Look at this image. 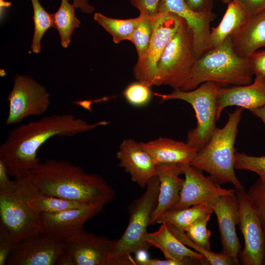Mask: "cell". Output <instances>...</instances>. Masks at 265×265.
I'll list each match as a JSON object with an SVG mask.
<instances>
[{"mask_svg":"<svg viewBox=\"0 0 265 265\" xmlns=\"http://www.w3.org/2000/svg\"><path fill=\"white\" fill-rule=\"evenodd\" d=\"M153 94L150 87L138 81L128 85L123 92L126 100L136 107L143 106L149 104Z\"/></svg>","mask_w":265,"mask_h":265,"instance_id":"d6a6232c","label":"cell"},{"mask_svg":"<svg viewBox=\"0 0 265 265\" xmlns=\"http://www.w3.org/2000/svg\"><path fill=\"white\" fill-rule=\"evenodd\" d=\"M239 3L252 16L265 9V0H233Z\"/></svg>","mask_w":265,"mask_h":265,"instance_id":"f35d334b","label":"cell"},{"mask_svg":"<svg viewBox=\"0 0 265 265\" xmlns=\"http://www.w3.org/2000/svg\"><path fill=\"white\" fill-rule=\"evenodd\" d=\"M216 121L219 119L223 110L229 106H237L249 110L265 106V79L255 76L250 84L233 86L231 87L221 86L218 90L217 97Z\"/></svg>","mask_w":265,"mask_h":265,"instance_id":"d6986e66","label":"cell"},{"mask_svg":"<svg viewBox=\"0 0 265 265\" xmlns=\"http://www.w3.org/2000/svg\"><path fill=\"white\" fill-rule=\"evenodd\" d=\"M209 204L217 218L222 253L232 258L236 265H240L241 246L236 232V226L239 222L236 193L221 196Z\"/></svg>","mask_w":265,"mask_h":265,"instance_id":"5bb4252c","label":"cell"},{"mask_svg":"<svg viewBox=\"0 0 265 265\" xmlns=\"http://www.w3.org/2000/svg\"><path fill=\"white\" fill-rule=\"evenodd\" d=\"M119 165L129 173L131 180L141 188L156 175V164L143 149L141 142L129 138L124 139L116 153Z\"/></svg>","mask_w":265,"mask_h":265,"instance_id":"e0dca14e","label":"cell"},{"mask_svg":"<svg viewBox=\"0 0 265 265\" xmlns=\"http://www.w3.org/2000/svg\"><path fill=\"white\" fill-rule=\"evenodd\" d=\"M212 212L200 217L192 223L186 230V236L200 247L211 251L210 237L211 231L207 224Z\"/></svg>","mask_w":265,"mask_h":265,"instance_id":"1f68e13d","label":"cell"},{"mask_svg":"<svg viewBox=\"0 0 265 265\" xmlns=\"http://www.w3.org/2000/svg\"><path fill=\"white\" fill-rule=\"evenodd\" d=\"M27 176L40 193L70 201L106 205L115 194L102 177L66 160L40 162Z\"/></svg>","mask_w":265,"mask_h":265,"instance_id":"7a4b0ae2","label":"cell"},{"mask_svg":"<svg viewBox=\"0 0 265 265\" xmlns=\"http://www.w3.org/2000/svg\"><path fill=\"white\" fill-rule=\"evenodd\" d=\"M231 38L235 51L242 57H249L265 47V9L252 16Z\"/></svg>","mask_w":265,"mask_h":265,"instance_id":"7402d4cb","label":"cell"},{"mask_svg":"<svg viewBox=\"0 0 265 265\" xmlns=\"http://www.w3.org/2000/svg\"><path fill=\"white\" fill-rule=\"evenodd\" d=\"M187 4L194 11L198 12H212L213 0H186Z\"/></svg>","mask_w":265,"mask_h":265,"instance_id":"ab89813d","label":"cell"},{"mask_svg":"<svg viewBox=\"0 0 265 265\" xmlns=\"http://www.w3.org/2000/svg\"><path fill=\"white\" fill-rule=\"evenodd\" d=\"M250 111L254 115L259 118L265 126V106Z\"/></svg>","mask_w":265,"mask_h":265,"instance_id":"f6af8a7d","label":"cell"},{"mask_svg":"<svg viewBox=\"0 0 265 265\" xmlns=\"http://www.w3.org/2000/svg\"><path fill=\"white\" fill-rule=\"evenodd\" d=\"M249 58L254 75L265 79V50L255 52Z\"/></svg>","mask_w":265,"mask_h":265,"instance_id":"74e56055","label":"cell"},{"mask_svg":"<svg viewBox=\"0 0 265 265\" xmlns=\"http://www.w3.org/2000/svg\"><path fill=\"white\" fill-rule=\"evenodd\" d=\"M108 124L106 121L89 124L70 114L43 117L19 125L10 132L0 146V160L10 176L15 179L22 178L40 162L38 151L51 138L73 136Z\"/></svg>","mask_w":265,"mask_h":265,"instance_id":"6da1fadb","label":"cell"},{"mask_svg":"<svg viewBox=\"0 0 265 265\" xmlns=\"http://www.w3.org/2000/svg\"><path fill=\"white\" fill-rule=\"evenodd\" d=\"M75 8L68 0H61L57 11L53 14V27L58 30L61 45L64 48L69 45L71 34L74 29L78 27L80 24L75 16Z\"/></svg>","mask_w":265,"mask_h":265,"instance_id":"4316f807","label":"cell"},{"mask_svg":"<svg viewBox=\"0 0 265 265\" xmlns=\"http://www.w3.org/2000/svg\"><path fill=\"white\" fill-rule=\"evenodd\" d=\"M7 101L9 111L5 124L14 125L29 116L44 114L50 105V95L43 86L28 76L17 74Z\"/></svg>","mask_w":265,"mask_h":265,"instance_id":"30bf717a","label":"cell"},{"mask_svg":"<svg viewBox=\"0 0 265 265\" xmlns=\"http://www.w3.org/2000/svg\"><path fill=\"white\" fill-rule=\"evenodd\" d=\"M243 108L238 107L229 114L222 128H216L209 142L200 150L190 165L204 171L217 185L231 183L237 190H244L243 186L235 172L236 150L234 144Z\"/></svg>","mask_w":265,"mask_h":265,"instance_id":"277c9868","label":"cell"},{"mask_svg":"<svg viewBox=\"0 0 265 265\" xmlns=\"http://www.w3.org/2000/svg\"><path fill=\"white\" fill-rule=\"evenodd\" d=\"M235 168L253 172L259 176V179L265 180V156H253L236 152Z\"/></svg>","mask_w":265,"mask_h":265,"instance_id":"836d02e7","label":"cell"},{"mask_svg":"<svg viewBox=\"0 0 265 265\" xmlns=\"http://www.w3.org/2000/svg\"><path fill=\"white\" fill-rule=\"evenodd\" d=\"M131 4L139 11V15L153 18L159 13L160 0H129Z\"/></svg>","mask_w":265,"mask_h":265,"instance_id":"8d00e7d4","label":"cell"},{"mask_svg":"<svg viewBox=\"0 0 265 265\" xmlns=\"http://www.w3.org/2000/svg\"><path fill=\"white\" fill-rule=\"evenodd\" d=\"M218 25L212 28L210 35L211 49L214 48L239 30L252 16L239 3L232 0Z\"/></svg>","mask_w":265,"mask_h":265,"instance_id":"cb8c5ba5","label":"cell"},{"mask_svg":"<svg viewBox=\"0 0 265 265\" xmlns=\"http://www.w3.org/2000/svg\"><path fill=\"white\" fill-rule=\"evenodd\" d=\"M145 240L148 244L159 249L166 259L182 260L189 257L207 263L203 256L182 243L170 230L166 223L160 224L156 232L147 233Z\"/></svg>","mask_w":265,"mask_h":265,"instance_id":"603a6c76","label":"cell"},{"mask_svg":"<svg viewBox=\"0 0 265 265\" xmlns=\"http://www.w3.org/2000/svg\"><path fill=\"white\" fill-rule=\"evenodd\" d=\"M159 12L171 13L182 18L192 31L196 60L211 49L210 43V24L216 18L212 11L198 12L193 10L186 0H160Z\"/></svg>","mask_w":265,"mask_h":265,"instance_id":"9a60e30c","label":"cell"},{"mask_svg":"<svg viewBox=\"0 0 265 265\" xmlns=\"http://www.w3.org/2000/svg\"><path fill=\"white\" fill-rule=\"evenodd\" d=\"M239 205L238 225L244 239L239 259L243 265H262L265 258V235L260 217L244 190H236Z\"/></svg>","mask_w":265,"mask_h":265,"instance_id":"8fae6325","label":"cell"},{"mask_svg":"<svg viewBox=\"0 0 265 265\" xmlns=\"http://www.w3.org/2000/svg\"><path fill=\"white\" fill-rule=\"evenodd\" d=\"M139 16V22L130 40L136 49L138 55L137 60L142 59L147 51L153 28V18L141 15Z\"/></svg>","mask_w":265,"mask_h":265,"instance_id":"f546056e","label":"cell"},{"mask_svg":"<svg viewBox=\"0 0 265 265\" xmlns=\"http://www.w3.org/2000/svg\"><path fill=\"white\" fill-rule=\"evenodd\" d=\"M105 205L92 203L57 213H43L46 232L65 240L83 229L84 223L99 213Z\"/></svg>","mask_w":265,"mask_h":265,"instance_id":"ac0fdd59","label":"cell"},{"mask_svg":"<svg viewBox=\"0 0 265 265\" xmlns=\"http://www.w3.org/2000/svg\"><path fill=\"white\" fill-rule=\"evenodd\" d=\"M185 175L179 202L171 209L179 210L203 203H209L223 195H234L235 189L223 188L202 171L190 164H179ZM171 210V209H170Z\"/></svg>","mask_w":265,"mask_h":265,"instance_id":"4fadbf2b","label":"cell"},{"mask_svg":"<svg viewBox=\"0 0 265 265\" xmlns=\"http://www.w3.org/2000/svg\"><path fill=\"white\" fill-rule=\"evenodd\" d=\"M15 180L12 188L0 191V233L13 244L46 232L43 213L35 212L28 204L37 190L27 175Z\"/></svg>","mask_w":265,"mask_h":265,"instance_id":"5b68a950","label":"cell"},{"mask_svg":"<svg viewBox=\"0 0 265 265\" xmlns=\"http://www.w3.org/2000/svg\"><path fill=\"white\" fill-rule=\"evenodd\" d=\"M9 174L4 164L0 160V191H4L12 188L15 184L16 181L9 179Z\"/></svg>","mask_w":265,"mask_h":265,"instance_id":"60d3db41","label":"cell"},{"mask_svg":"<svg viewBox=\"0 0 265 265\" xmlns=\"http://www.w3.org/2000/svg\"><path fill=\"white\" fill-rule=\"evenodd\" d=\"M159 186V179L156 175L148 182L144 193L130 204L128 226L122 236L116 240L110 253L109 265H135L131 254L147 251L150 247L145 238L157 204Z\"/></svg>","mask_w":265,"mask_h":265,"instance_id":"8992f818","label":"cell"},{"mask_svg":"<svg viewBox=\"0 0 265 265\" xmlns=\"http://www.w3.org/2000/svg\"><path fill=\"white\" fill-rule=\"evenodd\" d=\"M253 76L249 57L240 56L236 52L230 36L195 61L186 82L180 89L191 90L206 81L215 82L222 86L245 85L252 82Z\"/></svg>","mask_w":265,"mask_h":265,"instance_id":"3957f363","label":"cell"},{"mask_svg":"<svg viewBox=\"0 0 265 265\" xmlns=\"http://www.w3.org/2000/svg\"><path fill=\"white\" fill-rule=\"evenodd\" d=\"M156 165L163 163L190 164L198 150L186 142L160 137L141 142Z\"/></svg>","mask_w":265,"mask_h":265,"instance_id":"44dd1931","label":"cell"},{"mask_svg":"<svg viewBox=\"0 0 265 265\" xmlns=\"http://www.w3.org/2000/svg\"><path fill=\"white\" fill-rule=\"evenodd\" d=\"M13 245L3 235L0 233V265H5Z\"/></svg>","mask_w":265,"mask_h":265,"instance_id":"b9f144b4","label":"cell"},{"mask_svg":"<svg viewBox=\"0 0 265 265\" xmlns=\"http://www.w3.org/2000/svg\"><path fill=\"white\" fill-rule=\"evenodd\" d=\"M265 235V258L263 261V265H265V227H263Z\"/></svg>","mask_w":265,"mask_h":265,"instance_id":"bcb514c9","label":"cell"},{"mask_svg":"<svg viewBox=\"0 0 265 265\" xmlns=\"http://www.w3.org/2000/svg\"><path fill=\"white\" fill-rule=\"evenodd\" d=\"M55 265H73L72 258L69 252L65 249L64 251L58 257Z\"/></svg>","mask_w":265,"mask_h":265,"instance_id":"ee69618b","label":"cell"},{"mask_svg":"<svg viewBox=\"0 0 265 265\" xmlns=\"http://www.w3.org/2000/svg\"><path fill=\"white\" fill-rule=\"evenodd\" d=\"M135 265H204L202 261L192 258H185L182 260H159L157 259H135Z\"/></svg>","mask_w":265,"mask_h":265,"instance_id":"d590c367","label":"cell"},{"mask_svg":"<svg viewBox=\"0 0 265 265\" xmlns=\"http://www.w3.org/2000/svg\"><path fill=\"white\" fill-rule=\"evenodd\" d=\"M182 20L175 14L164 12H159L153 18V32L147 51L142 59L137 61L133 69L137 81L150 87L156 86L158 61Z\"/></svg>","mask_w":265,"mask_h":265,"instance_id":"9c48e42d","label":"cell"},{"mask_svg":"<svg viewBox=\"0 0 265 265\" xmlns=\"http://www.w3.org/2000/svg\"><path fill=\"white\" fill-rule=\"evenodd\" d=\"M73 4L75 8H79L81 11L87 14H92L95 7L90 4L88 0H72Z\"/></svg>","mask_w":265,"mask_h":265,"instance_id":"7bdbcfd3","label":"cell"},{"mask_svg":"<svg viewBox=\"0 0 265 265\" xmlns=\"http://www.w3.org/2000/svg\"><path fill=\"white\" fill-rule=\"evenodd\" d=\"M220 0L222 3L224 4H228L232 0Z\"/></svg>","mask_w":265,"mask_h":265,"instance_id":"7dc6e473","label":"cell"},{"mask_svg":"<svg viewBox=\"0 0 265 265\" xmlns=\"http://www.w3.org/2000/svg\"><path fill=\"white\" fill-rule=\"evenodd\" d=\"M65 249L63 239L41 233L14 244L5 265H54Z\"/></svg>","mask_w":265,"mask_h":265,"instance_id":"7c38bea8","label":"cell"},{"mask_svg":"<svg viewBox=\"0 0 265 265\" xmlns=\"http://www.w3.org/2000/svg\"><path fill=\"white\" fill-rule=\"evenodd\" d=\"M183 171L178 163H163L156 165V175L159 181L157 204L153 211L150 225L179 202L184 179L179 176Z\"/></svg>","mask_w":265,"mask_h":265,"instance_id":"ffe728a7","label":"cell"},{"mask_svg":"<svg viewBox=\"0 0 265 265\" xmlns=\"http://www.w3.org/2000/svg\"><path fill=\"white\" fill-rule=\"evenodd\" d=\"M63 240L73 265H109L110 253L116 240L97 236L83 229Z\"/></svg>","mask_w":265,"mask_h":265,"instance_id":"2e32d148","label":"cell"},{"mask_svg":"<svg viewBox=\"0 0 265 265\" xmlns=\"http://www.w3.org/2000/svg\"><path fill=\"white\" fill-rule=\"evenodd\" d=\"M31 1L33 9L34 23L31 49L35 53H39L41 51L40 42L43 35L49 28L53 27V14L48 13L39 0H31Z\"/></svg>","mask_w":265,"mask_h":265,"instance_id":"f1b7e54d","label":"cell"},{"mask_svg":"<svg viewBox=\"0 0 265 265\" xmlns=\"http://www.w3.org/2000/svg\"><path fill=\"white\" fill-rule=\"evenodd\" d=\"M171 232L185 245L193 248L195 251L203 256L207 263L211 265H236L232 258L223 253H216L203 248L194 243L186 235L177 230L171 225L167 223Z\"/></svg>","mask_w":265,"mask_h":265,"instance_id":"4dcf8cb0","label":"cell"},{"mask_svg":"<svg viewBox=\"0 0 265 265\" xmlns=\"http://www.w3.org/2000/svg\"><path fill=\"white\" fill-rule=\"evenodd\" d=\"M94 19L101 25L112 37V40L118 44L124 40L130 41L133 32L137 26L140 17L128 19L110 18L96 12Z\"/></svg>","mask_w":265,"mask_h":265,"instance_id":"83f0119b","label":"cell"},{"mask_svg":"<svg viewBox=\"0 0 265 265\" xmlns=\"http://www.w3.org/2000/svg\"><path fill=\"white\" fill-rule=\"evenodd\" d=\"M196 60L191 30L183 19L178 31L166 46L157 64L156 86L181 89Z\"/></svg>","mask_w":265,"mask_h":265,"instance_id":"ba28073f","label":"cell"},{"mask_svg":"<svg viewBox=\"0 0 265 265\" xmlns=\"http://www.w3.org/2000/svg\"><path fill=\"white\" fill-rule=\"evenodd\" d=\"M28 204L35 212L57 213L92 203L70 201L44 194L37 190L28 199Z\"/></svg>","mask_w":265,"mask_h":265,"instance_id":"484cf974","label":"cell"},{"mask_svg":"<svg viewBox=\"0 0 265 265\" xmlns=\"http://www.w3.org/2000/svg\"><path fill=\"white\" fill-rule=\"evenodd\" d=\"M246 193L249 202L258 213L263 227H265V180L259 178Z\"/></svg>","mask_w":265,"mask_h":265,"instance_id":"e575fe53","label":"cell"},{"mask_svg":"<svg viewBox=\"0 0 265 265\" xmlns=\"http://www.w3.org/2000/svg\"><path fill=\"white\" fill-rule=\"evenodd\" d=\"M221 86L215 82L206 81L191 90L176 89L168 94L154 93L153 95L158 97L162 102L177 99L192 106L195 112L197 125L188 132L186 142L199 150L209 142L217 128V97Z\"/></svg>","mask_w":265,"mask_h":265,"instance_id":"52a82bcc","label":"cell"},{"mask_svg":"<svg viewBox=\"0 0 265 265\" xmlns=\"http://www.w3.org/2000/svg\"><path fill=\"white\" fill-rule=\"evenodd\" d=\"M210 212H213V211L209 203L179 210L171 209L162 213L156 220L155 223H168L180 232L185 233L186 228L195 220Z\"/></svg>","mask_w":265,"mask_h":265,"instance_id":"d4e9b609","label":"cell"}]
</instances>
